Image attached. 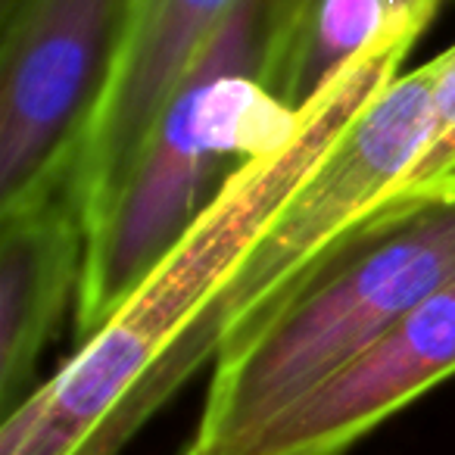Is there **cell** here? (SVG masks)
<instances>
[{"instance_id": "cell-2", "label": "cell", "mask_w": 455, "mask_h": 455, "mask_svg": "<svg viewBox=\"0 0 455 455\" xmlns=\"http://www.w3.org/2000/svg\"><path fill=\"white\" fill-rule=\"evenodd\" d=\"M455 278V175L405 190L309 262L221 340L188 452L221 455L328 380Z\"/></svg>"}, {"instance_id": "cell-13", "label": "cell", "mask_w": 455, "mask_h": 455, "mask_svg": "<svg viewBox=\"0 0 455 455\" xmlns=\"http://www.w3.org/2000/svg\"><path fill=\"white\" fill-rule=\"evenodd\" d=\"M181 455H190V452H188V449H184V452H181Z\"/></svg>"}, {"instance_id": "cell-1", "label": "cell", "mask_w": 455, "mask_h": 455, "mask_svg": "<svg viewBox=\"0 0 455 455\" xmlns=\"http://www.w3.org/2000/svg\"><path fill=\"white\" fill-rule=\"evenodd\" d=\"M421 35L390 22L275 144L231 172L156 266L91 334L78 337L76 353L4 411L0 455H119L140 424L215 359V312L243 259L362 107L403 72Z\"/></svg>"}, {"instance_id": "cell-9", "label": "cell", "mask_w": 455, "mask_h": 455, "mask_svg": "<svg viewBox=\"0 0 455 455\" xmlns=\"http://www.w3.org/2000/svg\"><path fill=\"white\" fill-rule=\"evenodd\" d=\"M390 28V0H309L272 76V97L299 113Z\"/></svg>"}, {"instance_id": "cell-4", "label": "cell", "mask_w": 455, "mask_h": 455, "mask_svg": "<svg viewBox=\"0 0 455 455\" xmlns=\"http://www.w3.org/2000/svg\"><path fill=\"white\" fill-rule=\"evenodd\" d=\"M132 7L134 0H4L0 209L69 181Z\"/></svg>"}, {"instance_id": "cell-5", "label": "cell", "mask_w": 455, "mask_h": 455, "mask_svg": "<svg viewBox=\"0 0 455 455\" xmlns=\"http://www.w3.org/2000/svg\"><path fill=\"white\" fill-rule=\"evenodd\" d=\"M434 138V66L393 76L293 190L215 312V349L247 328L340 235L403 194Z\"/></svg>"}, {"instance_id": "cell-3", "label": "cell", "mask_w": 455, "mask_h": 455, "mask_svg": "<svg viewBox=\"0 0 455 455\" xmlns=\"http://www.w3.org/2000/svg\"><path fill=\"white\" fill-rule=\"evenodd\" d=\"M284 22L272 0H241L163 103L132 165L88 221L78 337L91 334L196 221L250 156L297 113L272 97Z\"/></svg>"}, {"instance_id": "cell-6", "label": "cell", "mask_w": 455, "mask_h": 455, "mask_svg": "<svg viewBox=\"0 0 455 455\" xmlns=\"http://www.w3.org/2000/svg\"><path fill=\"white\" fill-rule=\"evenodd\" d=\"M449 378H455V278L221 455H347Z\"/></svg>"}, {"instance_id": "cell-10", "label": "cell", "mask_w": 455, "mask_h": 455, "mask_svg": "<svg viewBox=\"0 0 455 455\" xmlns=\"http://www.w3.org/2000/svg\"><path fill=\"white\" fill-rule=\"evenodd\" d=\"M430 66H434V138L405 181L403 194L455 175V44L436 53Z\"/></svg>"}, {"instance_id": "cell-8", "label": "cell", "mask_w": 455, "mask_h": 455, "mask_svg": "<svg viewBox=\"0 0 455 455\" xmlns=\"http://www.w3.org/2000/svg\"><path fill=\"white\" fill-rule=\"evenodd\" d=\"M88 225L69 181L16 209H0V403L16 409L63 315L78 303Z\"/></svg>"}, {"instance_id": "cell-12", "label": "cell", "mask_w": 455, "mask_h": 455, "mask_svg": "<svg viewBox=\"0 0 455 455\" xmlns=\"http://www.w3.org/2000/svg\"><path fill=\"white\" fill-rule=\"evenodd\" d=\"M272 4H275V10H278L281 20H284V47H287L291 35L297 32L299 20H303L306 7H309V0H272ZM281 53H284V51H281Z\"/></svg>"}, {"instance_id": "cell-7", "label": "cell", "mask_w": 455, "mask_h": 455, "mask_svg": "<svg viewBox=\"0 0 455 455\" xmlns=\"http://www.w3.org/2000/svg\"><path fill=\"white\" fill-rule=\"evenodd\" d=\"M237 4L241 0H134L116 69L69 175L84 225L100 212L163 103Z\"/></svg>"}, {"instance_id": "cell-11", "label": "cell", "mask_w": 455, "mask_h": 455, "mask_svg": "<svg viewBox=\"0 0 455 455\" xmlns=\"http://www.w3.org/2000/svg\"><path fill=\"white\" fill-rule=\"evenodd\" d=\"M443 4L446 0H390V22H403V26L424 32Z\"/></svg>"}]
</instances>
